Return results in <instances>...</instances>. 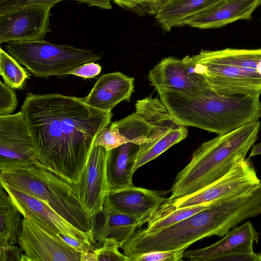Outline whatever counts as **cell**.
<instances>
[{"label":"cell","instance_id":"e0dca14e","mask_svg":"<svg viewBox=\"0 0 261 261\" xmlns=\"http://www.w3.org/2000/svg\"><path fill=\"white\" fill-rule=\"evenodd\" d=\"M134 89V79L120 72L103 74L89 93L83 97L88 105L104 111H112L119 103L129 99Z\"/></svg>","mask_w":261,"mask_h":261},{"label":"cell","instance_id":"ffe728a7","mask_svg":"<svg viewBox=\"0 0 261 261\" xmlns=\"http://www.w3.org/2000/svg\"><path fill=\"white\" fill-rule=\"evenodd\" d=\"M139 146L129 142L110 150L107 164L108 193L134 186L133 167Z\"/></svg>","mask_w":261,"mask_h":261},{"label":"cell","instance_id":"5b68a950","mask_svg":"<svg viewBox=\"0 0 261 261\" xmlns=\"http://www.w3.org/2000/svg\"><path fill=\"white\" fill-rule=\"evenodd\" d=\"M189 61L213 90L223 94H261V48L202 50Z\"/></svg>","mask_w":261,"mask_h":261},{"label":"cell","instance_id":"277c9868","mask_svg":"<svg viewBox=\"0 0 261 261\" xmlns=\"http://www.w3.org/2000/svg\"><path fill=\"white\" fill-rule=\"evenodd\" d=\"M0 182L44 202L94 238L91 219L75 197L72 184L37 161L0 170Z\"/></svg>","mask_w":261,"mask_h":261},{"label":"cell","instance_id":"4dcf8cb0","mask_svg":"<svg viewBox=\"0 0 261 261\" xmlns=\"http://www.w3.org/2000/svg\"><path fill=\"white\" fill-rule=\"evenodd\" d=\"M101 70V67L99 64L95 63V62H91L68 71L66 73V75L71 74L84 79H90L98 75Z\"/></svg>","mask_w":261,"mask_h":261},{"label":"cell","instance_id":"f546056e","mask_svg":"<svg viewBox=\"0 0 261 261\" xmlns=\"http://www.w3.org/2000/svg\"><path fill=\"white\" fill-rule=\"evenodd\" d=\"M18 105L16 95L12 88L0 82V116H7L16 109Z\"/></svg>","mask_w":261,"mask_h":261},{"label":"cell","instance_id":"7402d4cb","mask_svg":"<svg viewBox=\"0 0 261 261\" xmlns=\"http://www.w3.org/2000/svg\"><path fill=\"white\" fill-rule=\"evenodd\" d=\"M23 218L18 207L1 185L0 246L18 243Z\"/></svg>","mask_w":261,"mask_h":261},{"label":"cell","instance_id":"5bb4252c","mask_svg":"<svg viewBox=\"0 0 261 261\" xmlns=\"http://www.w3.org/2000/svg\"><path fill=\"white\" fill-rule=\"evenodd\" d=\"M18 207L23 216L35 218L57 233L81 239L95 244L94 238L80 230L44 202L6 186L2 185Z\"/></svg>","mask_w":261,"mask_h":261},{"label":"cell","instance_id":"8992f818","mask_svg":"<svg viewBox=\"0 0 261 261\" xmlns=\"http://www.w3.org/2000/svg\"><path fill=\"white\" fill-rule=\"evenodd\" d=\"M9 54L34 76L48 78L66 75L69 70L85 63L96 62L100 53L44 39L8 43Z\"/></svg>","mask_w":261,"mask_h":261},{"label":"cell","instance_id":"4316f807","mask_svg":"<svg viewBox=\"0 0 261 261\" xmlns=\"http://www.w3.org/2000/svg\"><path fill=\"white\" fill-rule=\"evenodd\" d=\"M123 9L139 15H154L162 4L160 0H112Z\"/></svg>","mask_w":261,"mask_h":261},{"label":"cell","instance_id":"2e32d148","mask_svg":"<svg viewBox=\"0 0 261 261\" xmlns=\"http://www.w3.org/2000/svg\"><path fill=\"white\" fill-rule=\"evenodd\" d=\"M258 233L247 221L229 230L222 239L204 248L185 251L184 257L193 261H218L220 257L241 251H253Z\"/></svg>","mask_w":261,"mask_h":261},{"label":"cell","instance_id":"ac0fdd59","mask_svg":"<svg viewBox=\"0 0 261 261\" xmlns=\"http://www.w3.org/2000/svg\"><path fill=\"white\" fill-rule=\"evenodd\" d=\"M166 200L156 191L133 186L109 193L105 200L119 212L142 218L151 216Z\"/></svg>","mask_w":261,"mask_h":261},{"label":"cell","instance_id":"83f0119b","mask_svg":"<svg viewBox=\"0 0 261 261\" xmlns=\"http://www.w3.org/2000/svg\"><path fill=\"white\" fill-rule=\"evenodd\" d=\"M101 244L93 250L96 261H132L119 251L120 247L115 241L106 240Z\"/></svg>","mask_w":261,"mask_h":261},{"label":"cell","instance_id":"9a60e30c","mask_svg":"<svg viewBox=\"0 0 261 261\" xmlns=\"http://www.w3.org/2000/svg\"><path fill=\"white\" fill-rule=\"evenodd\" d=\"M261 0H226L189 18L185 22L199 29L221 28L239 20H250Z\"/></svg>","mask_w":261,"mask_h":261},{"label":"cell","instance_id":"d4e9b609","mask_svg":"<svg viewBox=\"0 0 261 261\" xmlns=\"http://www.w3.org/2000/svg\"><path fill=\"white\" fill-rule=\"evenodd\" d=\"M73 1L84 3L90 7L110 10L112 8V0H0V14L31 5H51L55 6L61 1Z\"/></svg>","mask_w":261,"mask_h":261},{"label":"cell","instance_id":"4fadbf2b","mask_svg":"<svg viewBox=\"0 0 261 261\" xmlns=\"http://www.w3.org/2000/svg\"><path fill=\"white\" fill-rule=\"evenodd\" d=\"M148 80L157 91L195 92L208 87L194 71L189 56L181 60L172 57L163 59L150 70Z\"/></svg>","mask_w":261,"mask_h":261},{"label":"cell","instance_id":"44dd1931","mask_svg":"<svg viewBox=\"0 0 261 261\" xmlns=\"http://www.w3.org/2000/svg\"><path fill=\"white\" fill-rule=\"evenodd\" d=\"M226 0H168L162 3L154 17L162 28L170 31L172 28L185 25L194 15Z\"/></svg>","mask_w":261,"mask_h":261},{"label":"cell","instance_id":"52a82bcc","mask_svg":"<svg viewBox=\"0 0 261 261\" xmlns=\"http://www.w3.org/2000/svg\"><path fill=\"white\" fill-rule=\"evenodd\" d=\"M136 113L152 125L147 142L140 145L134 165L139 168L154 160L173 145L185 139L187 126L177 123L158 98L147 97L138 100Z\"/></svg>","mask_w":261,"mask_h":261},{"label":"cell","instance_id":"603a6c76","mask_svg":"<svg viewBox=\"0 0 261 261\" xmlns=\"http://www.w3.org/2000/svg\"><path fill=\"white\" fill-rule=\"evenodd\" d=\"M210 203L175 210L171 209L163 203L150 216L146 227L143 229L146 232H151L166 228L205 209Z\"/></svg>","mask_w":261,"mask_h":261},{"label":"cell","instance_id":"d6a6232c","mask_svg":"<svg viewBox=\"0 0 261 261\" xmlns=\"http://www.w3.org/2000/svg\"><path fill=\"white\" fill-rule=\"evenodd\" d=\"M218 261H261V253L253 251H241L224 255Z\"/></svg>","mask_w":261,"mask_h":261},{"label":"cell","instance_id":"1f68e13d","mask_svg":"<svg viewBox=\"0 0 261 261\" xmlns=\"http://www.w3.org/2000/svg\"><path fill=\"white\" fill-rule=\"evenodd\" d=\"M57 234L69 246L81 253L92 251L95 248L93 244L84 240L60 233H58Z\"/></svg>","mask_w":261,"mask_h":261},{"label":"cell","instance_id":"ba28073f","mask_svg":"<svg viewBox=\"0 0 261 261\" xmlns=\"http://www.w3.org/2000/svg\"><path fill=\"white\" fill-rule=\"evenodd\" d=\"M57 233L35 218L24 216L18 243L23 253L21 261H81V253Z\"/></svg>","mask_w":261,"mask_h":261},{"label":"cell","instance_id":"d6986e66","mask_svg":"<svg viewBox=\"0 0 261 261\" xmlns=\"http://www.w3.org/2000/svg\"><path fill=\"white\" fill-rule=\"evenodd\" d=\"M102 221L93 228L95 243L106 240L115 241L121 248L138 228L147 223L149 217L138 218L128 215L111 206L106 200L102 211Z\"/></svg>","mask_w":261,"mask_h":261},{"label":"cell","instance_id":"30bf717a","mask_svg":"<svg viewBox=\"0 0 261 261\" xmlns=\"http://www.w3.org/2000/svg\"><path fill=\"white\" fill-rule=\"evenodd\" d=\"M110 150L93 146L79 181L73 184L74 195L92 222L101 213L108 193L107 164Z\"/></svg>","mask_w":261,"mask_h":261},{"label":"cell","instance_id":"d590c367","mask_svg":"<svg viewBox=\"0 0 261 261\" xmlns=\"http://www.w3.org/2000/svg\"><path fill=\"white\" fill-rule=\"evenodd\" d=\"M160 1L162 2V3H163V2H166V1H167L168 0H160Z\"/></svg>","mask_w":261,"mask_h":261},{"label":"cell","instance_id":"7a4b0ae2","mask_svg":"<svg viewBox=\"0 0 261 261\" xmlns=\"http://www.w3.org/2000/svg\"><path fill=\"white\" fill-rule=\"evenodd\" d=\"M157 91L171 116L181 125L220 135L261 118L259 95L223 94L208 87L195 92Z\"/></svg>","mask_w":261,"mask_h":261},{"label":"cell","instance_id":"9c48e42d","mask_svg":"<svg viewBox=\"0 0 261 261\" xmlns=\"http://www.w3.org/2000/svg\"><path fill=\"white\" fill-rule=\"evenodd\" d=\"M259 179L252 164L244 159L216 181L194 193L180 198L166 199L165 203L171 209L207 204L218 199L243 192L257 186Z\"/></svg>","mask_w":261,"mask_h":261},{"label":"cell","instance_id":"f1b7e54d","mask_svg":"<svg viewBox=\"0 0 261 261\" xmlns=\"http://www.w3.org/2000/svg\"><path fill=\"white\" fill-rule=\"evenodd\" d=\"M186 248L171 250L152 251L132 258V261H181Z\"/></svg>","mask_w":261,"mask_h":261},{"label":"cell","instance_id":"836d02e7","mask_svg":"<svg viewBox=\"0 0 261 261\" xmlns=\"http://www.w3.org/2000/svg\"><path fill=\"white\" fill-rule=\"evenodd\" d=\"M23 254L20 246L16 244L0 246V261H21Z\"/></svg>","mask_w":261,"mask_h":261},{"label":"cell","instance_id":"7c38bea8","mask_svg":"<svg viewBox=\"0 0 261 261\" xmlns=\"http://www.w3.org/2000/svg\"><path fill=\"white\" fill-rule=\"evenodd\" d=\"M36 161L34 140L21 111L0 116V170Z\"/></svg>","mask_w":261,"mask_h":261},{"label":"cell","instance_id":"484cf974","mask_svg":"<svg viewBox=\"0 0 261 261\" xmlns=\"http://www.w3.org/2000/svg\"><path fill=\"white\" fill-rule=\"evenodd\" d=\"M129 142L132 141L111 124L97 135L94 146H102L107 150H110Z\"/></svg>","mask_w":261,"mask_h":261},{"label":"cell","instance_id":"cb8c5ba5","mask_svg":"<svg viewBox=\"0 0 261 261\" xmlns=\"http://www.w3.org/2000/svg\"><path fill=\"white\" fill-rule=\"evenodd\" d=\"M0 74L6 85L12 89L21 88L29 77L25 70L11 55L0 49Z\"/></svg>","mask_w":261,"mask_h":261},{"label":"cell","instance_id":"e575fe53","mask_svg":"<svg viewBox=\"0 0 261 261\" xmlns=\"http://www.w3.org/2000/svg\"><path fill=\"white\" fill-rule=\"evenodd\" d=\"M260 154H261V142L253 145L249 157H253Z\"/></svg>","mask_w":261,"mask_h":261},{"label":"cell","instance_id":"3957f363","mask_svg":"<svg viewBox=\"0 0 261 261\" xmlns=\"http://www.w3.org/2000/svg\"><path fill=\"white\" fill-rule=\"evenodd\" d=\"M260 122L255 121L203 143L177 174L169 199L186 197L226 174L246 155L257 139Z\"/></svg>","mask_w":261,"mask_h":261},{"label":"cell","instance_id":"6da1fadb","mask_svg":"<svg viewBox=\"0 0 261 261\" xmlns=\"http://www.w3.org/2000/svg\"><path fill=\"white\" fill-rule=\"evenodd\" d=\"M21 111L37 162L72 184L79 181L96 137L113 116L83 98L58 93H28Z\"/></svg>","mask_w":261,"mask_h":261},{"label":"cell","instance_id":"8fae6325","mask_svg":"<svg viewBox=\"0 0 261 261\" xmlns=\"http://www.w3.org/2000/svg\"><path fill=\"white\" fill-rule=\"evenodd\" d=\"M51 5H35L0 14V43L44 39L50 32Z\"/></svg>","mask_w":261,"mask_h":261}]
</instances>
